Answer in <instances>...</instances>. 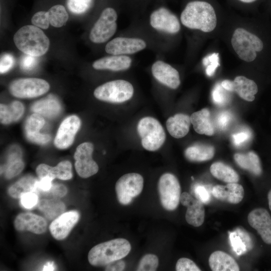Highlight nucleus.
Segmentation results:
<instances>
[{
	"label": "nucleus",
	"instance_id": "obj_37",
	"mask_svg": "<svg viewBox=\"0 0 271 271\" xmlns=\"http://www.w3.org/2000/svg\"><path fill=\"white\" fill-rule=\"evenodd\" d=\"M159 265V259L157 255L147 254L140 260L137 268L138 271H155Z\"/></svg>",
	"mask_w": 271,
	"mask_h": 271
},
{
	"label": "nucleus",
	"instance_id": "obj_1",
	"mask_svg": "<svg viewBox=\"0 0 271 271\" xmlns=\"http://www.w3.org/2000/svg\"><path fill=\"white\" fill-rule=\"evenodd\" d=\"M180 21L187 28L205 33L212 32L217 25L215 9L209 3L203 1L188 3L181 13Z\"/></svg>",
	"mask_w": 271,
	"mask_h": 271
},
{
	"label": "nucleus",
	"instance_id": "obj_45",
	"mask_svg": "<svg viewBox=\"0 0 271 271\" xmlns=\"http://www.w3.org/2000/svg\"><path fill=\"white\" fill-rule=\"evenodd\" d=\"M194 194L196 198L203 203H208L210 195L207 189L203 185H197L194 188Z\"/></svg>",
	"mask_w": 271,
	"mask_h": 271
},
{
	"label": "nucleus",
	"instance_id": "obj_2",
	"mask_svg": "<svg viewBox=\"0 0 271 271\" xmlns=\"http://www.w3.org/2000/svg\"><path fill=\"white\" fill-rule=\"evenodd\" d=\"M14 42L17 48L26 55L40 57L49 50L50 40L44 32L34 25H26L14 34Z\"/></svg>",
	"mask_w": 271,
	"mask_h": 271
},
{
	"label": "nucleus",
	"instance_id": "obj_36",
	"mask_svg": "<svg viewBox=\"0 0 271 271\" xmlns=\"http://www.w3.org/2000/svg\"><path fill=\"white\" fill-rule=\"evenodd\" d=\"M47 12L50 24L55 28L63 27L68 20V14L63 5H54Z\"/></svg>",
	"mask_w": 271,
	"mask_h": 271
},
{
	"label": "nucleus",
	"instance_id": "obj_55",
	"mask_svg": "<svg viewBox=\"0 0 271 271\" xmlns=\"http://www.w3.org/2000/svg\"><path fill=\"white\" fill-rule=\"evenodd\" d=\"M239 1L246 4L251 3L255 2L256 0H239Z\"/></svg>",
	"mask_w": 271,
	"mask_h": 271
},
{
	"label": "nucleus",
	"instance_id": "obj_52",
	"mask_svg": "<svg viewBox=\"0 0 271 271\" xmlns=\"http://www.w3.org/2000/svg\"><path fill=\"white\" fill-rule=\"evenodd\" d=\"M125 266V262L120 259L111 262L106 265L105 270H123Z\"/></svg>",
	"mask_w": 271,
	"mask_h": 271
},
{
	"label": "nucleus",
	"instance_id": "obj_53",
	"mask_svg": "<svg viewBox=\"0 0 271 271\" xmlns=\"http://www.w3.org/2000/svg\"><path fill=\"white\" fill-rule=\"evenodd\" d=\"M55 266L53 262H47L43 267V270H54Z\"/></svg>",
	"mask_w": 271,
	"mask_h": 271
},
{
	"label": "nucleus",
	"instance_id": "obj_4",
	"mask_svg": "<svg viewBox=\"0 0 271 271\" xmlns=\"http://www.w3.org/2000/svg\"><path fill=\"white\" fill-rule=\"evenodd\" d=\"M231 42L238 57L247 62L253 61L256 52H260L263 48L262 41L257 36L242 28L234 31Z\"/></svg>",
	"mask_w": 271,
	"mask_h": 271
},
{
	"label": "nucleus",
	"instance_id": "obj_24",
	"mask_svg": "<svg viewBox=\"0 0 271 271\" xmlns=\"http://www.w3.org/2000/svg\"><path fill=\"white\" fill-rule=\"evenodd\" d=\"M36 173L40 179L49 176L53 179L67 180L72 177V165L68 161H62L55 167L41 164L37 167Z\"/></svg>",
	"mask_w": 271,
	"mask_h": 271
},
{
	"label": "nucleus",
	"instance_id": "obj_14",
	"mask_svg": "<svg viewBox=\"0 0 271 271\" xmlns=\"http://www.w3.org/2000/svg\"><path fill=\"white\" fill-rule=\"evenodd\" d=\"M247 220L263 242L267 245H271V215L268 211L262 207L255 208L248 214Z\"/></svg>",
	"mask_w": 271,
	"mask_h": 271
},
{
	"label": "nucleus",
	"instance_id": "obj_48",
	"mask_svg": "<svg viewBox=\"0 0 271 271\" xmlns=\"http://www.w3.org/2000/svg\"><path fill=\"white\" fill-rule=\"evenodd\" d=\"M251 136L250 132L242 131L232 134V142L236 146H240L247 141Z\"/></svg>",
	"mask_w": 271,
	"mask_h": 271
},
{
	"label": "nucleus",
	"instance_id": "obj_17",
	"mask_svg": "<svg viewBox=\"0 0 271 271\" xmlns=\"http://www.w3.org/2000/svg\"><path fill=\"white\" fill-rule=\"evenodd\" d=\"M151 71L153 76L157 81L170 88L176 89L180 85L178 71L163 61H156L152 66Z\"/></svg>",
	"mask_w": 271,
	"mask_h": 271
},
{
	"label": "nucleus",
	"instance_id": "obj_12",
	"mask_svg": "<svg viewBox=\"0 0 271 271\" xmlns=\"http://www.w3.org/2000/svg\"><path fill=\"white\" fill-rule=\"evenodd\" d=\"M149 21L152 28L161 32L175 34L181 29L177 17L165 7L154 10L150 15Z\"/></svg>",
	"mask_w": 271,
	"mask_h": 271
},
{
	"label": "nucleus",
	"instance_id": "obj_43",
	"mask_svg": "<svg viewBox=\"0 0 271 271\" xmlns=\"http://www.w3.org/2000/svg\"><path fill=\"white\" fill-rule=\"evenodd\" d=\"M20 199L22 206L27 209L33 208L39 202L38 196L36 192H34L23 194Z\"/></svg>",
	"mask_w": 271,
	"mask_h": 271
},
{
	"label": "nucleus",
	"instance_id": "obj_28",
	"mask_svg": "<svg viewBox=\"0 0 271 271\" xmlns=\"http://www.w3.org/2000/svg\"><path fill=\"white\" fill-rule=\"evenodd\" d=\"M229 238L233 250L238 255L245 253L253 247L252 238L248 232L240 227L230 232Z\"/></svg>",
	"mask_w": 271,
	"mask_h": 271
},
{
	"label": "nucleus",
	"instance_id": "obj_7",
	"mask_svg": "<svg viewBox=\"0 0 271 271\" xmlns=\"http://www.w3.org/2000/svg\"><path fill=\"white\" fill-rule=\"evenodd\" d=\"M117 19V14L113 8L104 9L90 30V40L95 44H101L109 40L116 31Z\"/></svg>",
	"mask_w": 271,
	"mask_h": 271
},
{
	"label": "nucleus",
	"instance_id": "obj_29",
	"mask_svg": "<svg viewBox=\"0 0 271 271\" xmlns=\"http://www.w3.org/2000/svg\"><path fill=\"white\" fill-rule=\"evenodd\" d=\"M234 159L242 169L248 171L255 176H259L262 173L261 162L258 156L254 152L246 154L236 153Z\"/></svg>",
	"mask_w": 271,
	"mask_h": 271
},
{
	"label": "nucleus",
	"instance_id": "obj_54",
	"mask_svg": "<svg viewBox=\"0 0 271 271\" xmlns=\"http://www.w3.org/2000/svg\"><path fill=\"white\" fill-rule=\"evenodd\" d=\"M267 199L269 210L271 212V188L267 193Z\"/></svg>",
	"mask_w": 271,
	"mask_h": 271
},
{
	"label": "nucleus",
	"instance_id": "obj_18",
	"mask_svg": "<svg viewBox=\"0 0 271 271\" xmlns=\"http://www.w3.org/2000/svg\"><path fill=\"white\" fill-rule=\"evenodd\" d=\"M79 214L76 211L63 213L51 222L50 231L53 237L58 240L65 239L77 223Z\"/></svg>",
	"mask_w": 271,
	"mask_h": 271
},
{
	"label": "nucleus",
	"instance_id": "obj_27",
	"mask_svg": "<svg viewBox=\"0 0 271 271\" xmlns=\"http://www.w3.org/2000/svg\"><path fill=\"white\" fill-rule=\"evenodd\" d=\"M191 122L195 131L200 134L211 136L214 133V128L210 118L208 109L205 108L193 113Z\"/></svg>",
	"mask_w": 271,
	"mask_h": 271
},
{
	"label": "nucleus",
	"instance_id": "obj_50",
	"mask_svg": "<svg viewBox=\"0 0 271 271\" xmlns=\"http://www.w3.org/2000/svg\"><path fill=\"white\" fill-rule=\"evenodd\" d=\"M53 179L49 176H45L40 179L37 183L38 190H41L44 192L49 191L52 186V181Z\"/></svg>",
	"mask_w": 271,
	"mask_h": 271
},
{
	"label": "nucleus",
	"instance_id": "obj_44",
	"mask_svg": "<svg viewBox=\"0 0 271 271\" xmlns=\"http://www.w3.org/2000/svg\"><path fill=\"white\" fill-rule=\"evenodd\" d=\"M15 58L9 53H5L1 56L0 71L1 73L8 72L14 65Z\"/></svg>",
	"mask_w": 271,
	"mask_h": 271
},
{
	"label": "nucleus",
	"instance_id": "obj_35",
	"mask_svg": "<svg viewBox=\"0 0 271 271\" xmlns=\"http://www.w3.org/2000/svg\"><path fill=\"white\" fill-rule=\"evenodd\" d=\"M24 111V105L20 101H15L9 105L1 104V122L7 124L17 121L22 116Z\"/></svg>",
	"mask_w": 271,
	"mask_h": 271
},
{
	"label": "nucleus",
	"instance_id": "obj_19",
	"mask_svg": "<svg viewBox=\"0 0 271 271\" xmlns=\"http://www.w3.org/2000/svg\"><path fill=\"white\" fill-rule=\"evenodd\" d=\"M180 202L187 207L185 214L187 222L194 227L201 226L205 219V209L203 203L186 192L181 194Z\"/></svg>",
	"mask_w": 271,
	"mask_h": 271
},
{
	"label": "nucleus",
	"instance_id": "obj_39",
	"mask_svg": "<svg viewBox=\"0 0 271 271\" xmlns=\"http://www.w3.org/2000/svg\"><path fill=\"white\" fill-rule=\"evenodd\" d=\"M24 168V163L22 159L17 160L9 163L5 170V177L10 179L19 174Z\"/></svg>",
	"mask_w": 271,
	"mask_h": 271
},
{
	"label": "nucleus",
	"instance_id": "obj_46",
	"mask_svg": "<svg viewBox=\"0 0 271 271\" xmlns=\"http://www.w3.org/2000/svg\"><path fill=\"white\" fill-rule=\"evenodd\" d=\"M222 88L221 85V86H217L214 88L212 92L213 101L215 104L219 105H224L228 100Z\"/></svg>",
	"mask_w": 271,
	"mask_h": 271
},
{
	"label": "nucleus",
	"instance_id": "obj_21",
	"mask_svg": "<svg viewBox=\"0 0 271 271\" xmlns=\"http://www.w3.org/2000/svg\"><path fill=\"white\" fill-rule=\"evenodd\" d=\"M212 195L217 199L230 204H238L243 198V187L237 183H229L226 185H217L213 187Z\"/></svg>",
	"mask_w": 271,
	"mask_h": 271
},
{
	"label": "nucleus",
	"instance_id": "obj_30",
	"mask_svg": "<svg viewBox=\"0 0 271 271\" xmlns=\"http://www.w3.org/2000/svg\"><path fill=\"white\" fill-rule=\"evenodd\" d=\"M214 148L210 145L194 144L184 152L186 158L191 162H200L211 160L214 157Z\"/></svg>",
	"mask_w": 271,
	"mask_h": 271
},
{
	"label": "nucleus",
	"instance_id": "obj_6",
	"mask_svg": "<svg viewBox=\"0 0 271 271\" xmlns=\"http://www.w3.org/2000/svg\"><path fill=\"white\" fill-rule=\"evenodd\" d=\"M134 93V88L129 82L117 79L106 82L94 91V96L98 100L120 103L129 100Z\"/></svg>",
	"mask_w": 271,
	"mask_h": 271
},
{
	"label": "nucleus",
	"instance_id": "obj_41",
	"mask_svg": "<svg viewBox=\"0 0 271 271\" xmlns=\"http://www.w3.org/2000/svg\"><path fill=\"white\" fill-rule=\"evenodd\" d=\"M204 64L206 66V73L209 76L214 73L217 68L220 65L218 53H213L204 59Z\"/></svg>",
	"mask_w": 271,
	"mask_h": 271
},
{
	"label": "nucleus",
	"instance_id": "obj_42",
	"mask_svg": "<svg viewBox=\"0 0 271 271\" xmlns=\"http://www.w3.org/2000/svg\"><path fill=\"white\" fill-rule=\"evenodd\" d=\"M177 271H200L201 269L191 259L182 257L179 258L176 264Z\"/></svg>",
	"mask_w": 271,
	"mask_h": 271
},
{
	"label": "nucleus",
	"instance_id": "obj_10",
	"mask_svg": "<svg viewBox=\"0 0 271 271\" xmlns=\"http://www.w3.org/2000/svg\"><path fill=\"white\" fill-rule=\"evenodd\" d=\"M49 84L45 80L37 78L16 79L9 86L10 93L18 98H33L48 91Z\"/></svg>",
	"mask_w": 271,
	"mask_h": 271
},
{
	"label": "nucleus",
	"instance_id": "obj_9",
	"mask_svg": "<svg viewBox=\"0 0 271 271\" xmlns=\"http://www.w3.org/2000/svg\"><path fill=\"white\" fill-rule=\"evenodd\" d=\"M144 187V179L136 173L123 175L117 181L115 189L119 203L123 205L130 204L133 199L142 192Z\"/></svg>",
	"mask_w": 271,
	"mask_h": 271
},
{
	"label": "nucleus",
	"instance_id": "obj_15",
	"mask_svg": "<svg viewBox=\"0 0 271 271\" xmlns=\"http://www.w3.org/2000/svg\"><path fill=\"white\" fill-rule=\"evenodd\" d=\"M221 86L225 90L236 93L239 97L247 101H252L258 91L256 83L243 76L236 77L233 81L224 80Z\"/></svg>",
	"mask_w": 271,
	"mask_h": 271
},
{
	"label": "nucleus",
	"instance_id": "obj_25",
	"mask_svg": "<svg viewBox=\"0 0 271 271\" xmlns=\"http://www.w3.org/2000/svg\"><path fill=\"white\" fill-rule=\"evenodd\" d=\"M191 123L190 116L179 113L168 118L166 124L170 134L174 138L180 139L188 134Z\"/></svg>",
	"mask_w": 271,
	"mask_h": 271
},
{
	"label": "nucleus",
	"instance_id": "obj_8",
	"mask_svg": "<svg viewBox=\"0 0 271 271\" xmlns=\"http://www.w3.org/2000/svg\"><path fill=\"white\" fill-rule=\"evenodd\" d=\"M158 188L162 206L168 211L175 210L179 204L181 195L177 177L169 173L163 174L159 180Z\"/></svg>",
	"mask_w": 271,
	"mask_h": 271
},
{
	"label": "nucleus",
	"instance_id": "obj_31",
	"mask_svg": "<svg viewBox=\"0 0 271 271\" xmlns=\"http://www.w3.org/2000/svg\"><path fill=\"white\" fill-rule=\"evenodd\" d=\"M31 110L42 116L53 118L61 112V106L56 98L50 96L35 102L31 106Z\"/></svg>",
	"mask_w": 271,
	"mask_h": 271
},
{
	"label": "nucleus",
	"instance_id": "obj_16",
	"mask_svg": "<svg viewBox=\"0 0 271 271\" xmlns=\"http://www.w3.org/2000/svg\"><path fill=\"white\" fill-rule=\"evenodd\" d=\"M80 126V120L76 115L66 118L61 123L54 140L55 146L59 149L70 146Z\"/></svg>",
	"mask_w": 271,
	"mask_h": 271
},
{
	"label": "nucleus",
	"instance_id": "obj_13",
	"mask_svg": "<svg viewBox=\"0 0 271 271\" xmlns=\"http://www.w3.org/2000/svg\"><path fill=\"white\" fill-rule=\"evenodd\" d=\"M147 47L145 40L139 38L120 37L108 42L105 52L110 55H128L144 50Z\"/></svg>",
	"mask_w": 271,
	"mask_h": 271
},
{
	"label": "nucleus",
	"instance_id": "obj_32",
	"mask_svg": "<svg viewBox=\"0 0 271 271\" xmlns=\"http://www.w3.org/2000/svg\"><path fill=\"white\" fill-rule=\"evenodd\" d=\"M38 181V180L32 176H25L9 188V194L13 198H20L24 193L37 192Z\"/></svg>",
	"mask_w": 271,
	"mask_h": 271
},
{
	"label": "nucleus",
	"instance_id": "obj_26",
	"mask_svg": "<svg viewBox=\"0 0 271 271\" xmlns=\"http://www.w3.org/2000/svg\"><path fill=\"white\" fill-rule=\"evenodd\" d=\"M209 265L213 271H238L239 267L235 259L227 253L220 250L212 252Z\"/></svg>",
	"mask_w": 271,
	"mask_h": 271
},
{
	"label": "nucleus",
	"instance_id": "obj_23",
	"mask_svg": "<svg viewBox=\"0 0 271 271\" xmlns=\"http://www.w3.org/2000/svg\"><path fill=\"white\" fill-rule=\"evenodd\" d=\"M131 64L132 59L128 55H111L94 61L92 66L96 70L122 71L129 69Z\"/></svg>",
	"mask_w": 271,
	"mask_h": 271
},
{
	"label": "nucleus",
	"instance_id": "obj_5",
	"mask_svg": "<svg viewBox=\"0 0 271 271\" xmlns=\"http://www.w3.org/2000/svg\"><path fill=\"white\" fill-rule=\"evenodd\" d=\"M137 131L143 147L149 151L159 150L166 140V133L162 124L153 117L146 116L140 119Z\"/></svg>",
	"mask_w": 271,
	"mask_h": 271
},
{
	"label": "nucleus",
	"instance_id": "obj_33",
	"mask_svg": "<svg viewBox=\"0 0 271 271\" xmlns=\"http://www.w3.org/2000/svg\"><path fill=\"white\" fill-rule=\"evenodd\" d=\"M210 171L215 178L227 183H237L239 180L238 174L233 169L220 162L213 163Z\"/></svg>",
	"mask_w": 271,
	"mask_h": 271
},
{
	"label": "nucleus",
	"instance_id": "obj_11",
	"mask_svg": "<svg viewBox=\"0 0 271 271\" xmlns=\"http://www.w3.org/2000/svg\"><path fill=\"white\" fill-rule=\"evenodd\" d=\"M93 149L92 144L85 142L79 145L76 150L74 156L75 168L81 178H88L98 171V166L92 158Z\"/></svg>",
	"mask_w": 271,
	"mask_h": 271
},
{
	"label": "nucleus",
	"instance_id": "obj_47",
	"mask_svg": "<svg viewBox=\"0 0 271 271\" xmlns=\"http://www.w3.org/2000/svg\"><path fill=\"white\" fill-rule=\"evenodd\" d=\"M46 192L50 193L54 198H58L64 197L67 194V189L63 184L54 183L50 190Z\"/></svg>",
	"mask_w": 271,
	"mask_h": 271
},
{
	"label": "nucleus",
	"instance_id": "obj_20",
	"mask_svg": "<svg viewBox=\"0 0 271 271\" xmlns=\"http://www.w3.org/2000/svg\"><path fill=\"white\" fill-rule=\"evenodd\" d=\"M47 223L42 217L32 213H22L14 220V226L18 231H29L33 233H44Z\"/></svg>",
	"mask_w": 271,
	"mask_h": 271
},
{
	"label": "nucleus",
	"instance_id": "obj_38",
	"mask_svg": "<svg viewBox=\"0 0 271 271\" xmlns=\"http://www.w3.org/2000/svg\"><path fill=\"white\" fill-rule=\"evenodd\" d=\"M92 0H67L69 10L75 14L85 13L90 7Z\"/></svg>",
	"mask_w": 271,
	"mask_h": 271
},
{
	"label": "nucleus",
	"instance_id": "obj_3",
	"mask_svg": "<svg viewBox=\"0 0 271 271\" xmlns=\"http://www.w3.org/2000/svg\"><path fill=\"white\" fill-rule=\"evenodd\" d=\"M131 245L124 238H116L93 247L89 251L88 259L93 266H102L122 259L129 253Z\"/></svg>",
	"mask_w": 271,
	"mask_h": 271
},
{
	"label": "nucleus",
	"instance_id": "obj_51",
	"mask_svg": "<svg viewBox=\"0 0 271 271\" xmlns=\"http://www.w3.org/2000/svg\"><path fill=\"white\" fill-rule=\"evenodd\" d=\"M231 119V115L229 112L220 113L217 118V123L218 127L222 129H225L228 126Z\"/></svg>",
	"mask_w": 271,
	"mask_h": 271
},
{
	"label": "nucleus",
	"instance_id": "obj_40",
	"mask_svg": "<svg viewBox=\"0 0 271 271\" xmlns=\"http://www.w3.org/2000/svg\"><path fill=\"white\" fill-rule=\"evenodd\" d=\"M33 25L42 29H47L50 21L47 11H39L36 13L31 18Z\"/></svg>",
	"mask_w": 271,
	"mask_h": 271
},
{
	"label": "nucleus",
	"instance_id": "obj_34",
	"mask_svg": "<svg viewBox=\"0 0 271 271\" xmlns=\"http://www.w3.org/2000/svg\"><path fill=\"white\" fill-rule=\"evenodd\" d=\"M39 209L48 219H54L62 214L65 204L57 198L42 199L38 202Z\"/></svg>",
	"mask_w": 271,
	"mask_h": 271
},
{
	"label": "nucleus",
	"instance_id": "obj_22",
	"mask_svg": "<svg viewBox=\"0 0 271 271\" xmlns=\"http://www.w3.org/2000/svg\"><path fill=\"white\" fill-rule=\"evenodd\" d=\"M44 124L45 120L41 115L35 113L30 115L26 120L25 126L27 139L40 145L48 143L51 139L50 135L40 132Z\"/></svg>",
	"mask_w": 271,
	"mask_h": 271
},
{
	"label": "nucleus",
	"instance_id": "obj_49",
	"mask_svg": "<svg viewBox=\"0 0 271 271\" xmlns=\"http://www.w3.org/2000/svg\"><path fill=\"white\" fill-rule=\"evenodd\" d=\"M36 57L26 54L21 61L22 68L25 70H30L33 68L37 63Z\"/></svg>",
	"mask_w": 271,
	"mask_h": 271
}]
</instances>
